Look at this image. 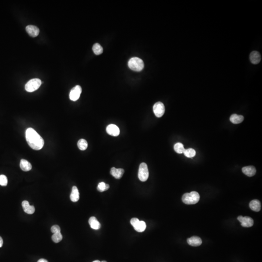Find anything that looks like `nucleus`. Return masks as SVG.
Returning a JSON list of instances; mask_svg holds the SVG:
<instances>
[{
    "instance_id": "nucleus-1",
    "label": "nucleus",
    "mask_w": 262,
    "mask_h": 262,
    "mask_svg": "<svg viewBox=\"0 0 262 262\" xmlns=\"http://www.w3.org/2000/svg\"><path fill=\"white\" fill-rule=\"evenodd\" d=\"M26 141L29 146L33 150H41L44 145V141L40 135L32 128H29L25 132Z\"/></svg>"
},
{
    "instance_id": "nucleus-2",
    "label": "nucleus",
    "mask_w": 262,
    "mask_h": 262,
    "mask_svg": "<svg viewBox=\"0 0 262 262\" xmlns=\"http://www.w3.org/2000/svg\"><path fill=\"white\" fill-rule=\"evenodd\" d=\"M200 195L196 191H192L190 193H186L183 194L182 197V201L183 203L191 205L195 204L200 201Z\"/></svg>"
},
{
    "instance_id": "nucleus-3",
    "label": "nucleus",
    "mask_w": 262,
    "mask_h": 262,
    "mask_svg": "<svg viewBox=\"0 0 262 262\" xmlns=\"http://www.w3.org/2000/svg\"><path fill=\"white\" fill-rule=\"evenodd\" d=\"M128 67L132 70L135 71H141L144 67V64L142 60L138 57L131 58L128 62Z\"/></svg>"
},
{
    "instance_id": "nucleus-4",
    "label": "nucleus",
    "mask_w": 262,
    "mask_h": 262,
    "mask_svg": "<svg viewBox=\"0 0 262 262\" xmlns=\"http://www.w3.org/2000/svg\"><path fill=\"white\" fill-rule=\"evenodd\" d=\"M42 82L39 79L35 78L28 81L25 85V90L28 92H32L39 89L41 86Z\"/></svg>"
},
{
    "instance_id": "nucleus-5",
    "label": "nucleus",
    "mask_w": 262,
    "mask_h": 262,
    "mask_svg": "<svg viewBox=\"0 0 262 262\" xmlns=\"http://www.w3.org/2000/svg\"><path fill=\"white\" fill-rule=\"evenodd\" d=\"M149 172L147 164L142 163L139 166L138 177L141 182H145L149 178Z\"/></svg>"
},
{
    "instance_id": "nucleus-6",
    "label": "nucleus",
    "mask_w": 262,
    "mask_h": 262,
    "mask_svg": "<svg viewBox=\"0 0 262 262\" xmlns=\"http://www.w3.org/2000/svg\"><path fill=\"white\" fill-rule=\"evenodd\" d=\"M134 229L138 232H143L145 230L146 224L143 221H140L137 218H133L130 221Z\"/></svg>"
},
{
    "instance_id": "nucleus-7",
    "label": "nucleus",
    "mask_w": 262,
    "mask_h": 262,
    "mask_svg": "<svg viewBox=\"0 0 262 262\" xmlns=\"http://www.w3.org/2000/svg\"><path fill=\"white\" fill-rule=\"evenodd\" d=\"M153 110L155 116L157 118H160L165 113V106L161 102H157L153 105Z\"/></svg>"
},
{
    "instance_id": "nucleus-8",
    "label": "nucleus",
    "mask_w": 262,
    "mask_h": 262,
    "mask_svg": "<svg viewBox=\"0 0 262 262\" xmlns=\"http://www.w3.org/2000/svg\"><path fill=\"white\" fill-rule=\"evenodd\" d=\"M82 93V88L80 85H76L70 90L69 98L72 101H76L79 99Z\"/></svg>"
},
{
    "instance_id": "nucleus-9",
    "label": "nucleus",
    "mask_w": 262,
    "mask_h": 262,
    "mask_svg": "<svg viewBox=\"0 0 262 262\" xmlns=\"http://www.w3.org/2000/svg\"><path fill=\"white\" fill-rule=\"evenodd\" d=\"M237 219L241 223L242 226L244 227H250L254 225V220L250 217L240 216L238 217Z\"/></svg>"
},
{
    "instance_id": "nucleus-10",
    "label": "nucleus",
    "mask_w": 262,
    "mask_h": 262,
    "mask_svg": "<svg viewBox=\"0 0 262 262\" xmlns=\"http://www.w3.org/2000/svg\"><path fill=\"white\" fill-rule=\"evenodd\" d=\"M106 132L110 136H117L120 134L119 128L115 124H110L106 127Z\"/></svg>"
},
{
    "instance_id": "nucleus-11",
    "label": "nucleus",
    "mask_w": 262,
    "mask_h": 262,
    "mask_svg": "<svg viewBox=\"0 0 262 262\" xmlns=\"http://www.w3.org/2000/svg\"><path fill=\"white\" fill-rule=\"evenodd\" d=\"M26 31L28 35L33 38L37 37L39 33V29L35 25H28L26 27Z\"/></svg>"
},
{
    "instance_id": "nucleus-12",
    "label": "nucleus",
    "mask_w": 262,
    "mask_h": 262,
    "mask_svg": "<svg viewBox=\"0 0 262 262\" xmlns=\"http://www.w3.org/2000/svg\"><path fill=\"white\" fill-rule=\"evenodd\" d=\"M187 242L189 245L193 247H198L202 244V240L198 236H192L187 239Z\"/></svg>"
},
{
    "instance_id": "nucleus-13",
    "label": "nucleus",
    "mask_w": 262,
    "mask_h": 262,
    "mask_svg": "<svg viewBox=\"0 0 262 262\" xmlns=\"http://www.w3.org/2000/svg\"><path fill=\"white\" fill-rule=\"evenodd\" d=\"M249 59L252 64H258L261 59L260 53L257 51H253L250 53Z\"/></svg>"
},
{
    "instance_id": "nucleus-14",
    "label": "nucleus",
    "mask_w": 262,
    "mask_h": 262,
    "mask_svg": "<svg viewBox=\"0 0 262 262\" xmlns=\"http://www.w3.org/2000/svg\"><path fill=\"white\" fill-rule=\"evenodd\" d=\"M22 206L24 211L28 214H33L35 211V208L33 206L29 204V202L27 201H23L22 203Z\"/></svg>"
},
{
    "instance_id": "nucleus-15",
    "label": "nucleus",
    "mask_w": 262,
    "mask_h": 262,
    "mask_svg": "<svg viewBox=\"0 0 262 262\" xmlns=\"http://www.w3.org/2000/svg\"><path fill=\"white\" fill-rule=\"evenodd\" d=\"M124 173V169L122 168H116L112 167L110 171V173L116 179H120L123 176Z\"/></svg>"
},
{
    "instance_id": "nucleus-16",
    "label": "nucleus",
    "mask_w": 262,
    "mask_h": 262,
    "mask_svg": "<svg viewBox=\"0 0 262 262\" xmlns=\"http://www.w3.org/2000/svg\"><path fill=\"white\" fill-rule=\"evenodd\" d=\"M242 172L247 176L252 177L255 174L256 172L255 167L254 166H247L243 167Z\"/></svg>"
},
{
    "instance_id": "nucleus-17",
    "label": "nucleus",
    "mask_w": 262,
    "mask_h": 262,
    "mask_svg": "<svg viewBox=\"0 0 262 262\" xmlns=\"http://www.w3.org/2000/svg\"><path fill=\"white\" fill-rule=\"evenodd\" d=\"M79 192L76 186L72 187V191L70 195V200L73 202H77L79 201Z\"/></svg>"
},
{
    "instance_id": "nucleus-18",
    "label": "nucleus",
    "mask_w": 262,
    "mask_h": 262,
    "mask_svg": "<svg viewBox=\"0 0 262 262\" xmlns=\"http://www.w3.org/2000/svg\"><path fill=\"white\" fill-rule=\"evenodd\" d=\"M249 206L250 209L255 212H259L261 210V203L257 200L251 201L249 203Z\"/></svg>"
},
{
    "instance_id": "nucleus-19",
    "label": "nucleus",
    "mask_w": 262,
    "mask_h": 262,
    "mask_svg": "<svg viewBox=\"0 0 262 262\" xmlns=\"http://www.w3.org/2000/svg\"><path fill=\"white\" fill-rule=\"evenodd\" d=\"M89 224L92 229L98 230L100 228V224L95 217H92L89 219Z\"/></svg>"
},
{
    "instance_id": "nucleus-20",
    "label": "nucleus",
    "mask_w": 262,
    "mask_h": 262,
    "mask_svg": "<svg viewBox=\"0 0 262 262\" xmlns=\"http://www.w3.org/2000/svg\"><path fill=\"white\" fill-rule=\"evenodd\" d=\"M20 167L24 172H28L32 169V165L26 160L22 159L20 162Z\"/></svg>"
},
{
    "instance_id": "nucleus-21",
    "label": "nucleus",
    "mask_w": 262,
    "mask_h": 262,
    "mask_svg": "<svg viewBox=\"0 0 262 262\" xmlns=\"http://www.w3.org/2000/svg\"><path fill=\"white\" fill-rule=\"evenodd\" d=\"M244 116L237 114H233L230 117V121L234 124H239L244 121Z\"/></svg>"
},
{
    "instance_id": "nucleus-22",
    "label": "nucleus",
    "mask_w": 262,
    "mask_h": 262,
    "mask_svg": "<svg viewBox=\"0 0 262 262\" xmlns=\"http://www.w3.org/2000/svg\"><path fill=\"white\" fill-rule=\"evenodd\" d=\"M174 149L175 151L179 154L183 153L186 149H184L183 144L181 143L178 142L175 144L174 146Z\"/></svg>"
},
{
    "instance_id": "nucleus-23",
    "label": "nucleus",
    "mask_w": 262,
    "mask_h": 262,
    "mask_svg": "<svg viewBox=\"0 0 262 262\" xmlns=\"http://www.w3.org/2000/svg\"><path fill=\"white\" fill-rule=\"evenodd\" d=\"M78 147L81 151H85L88 147V143L86 140L84 139H81L78 141L77 143Z\"/></svg>"
},
{
    "instance_id": "nucleus-24",
    "label": "nucleus",
    "mask_w": 262,
    "mask_h": 262,
    "mask_svg": "<svg viewBox=\"0 0 262 262\" xmlns=\"http://www.w3.org/2000/svg\"><path fill=\"white\" fill-rule=\"evenodd\" d=\"M92 50L96 55H100L103 53V48L99 43H96L93 45Z\"/></svg>"
},
{
    "instance_id": "nucleus-25",
    "label": "nucleus",
    "mask_w": 262,
    "mask_h": 262,
    "mask_svg": "<svg viewBox=\"0 0 262 262\" xmlns=\"http://www.w3.org/2000/svg\"><path fill=\"white\" fill-rule=\"evenodd\" d=\"M109 185L108 184H106L105 182H100L98 184L97 187V189L100 192H103L106 191L109 188Z\"/></svg>"
},
{
    "instance_id": "nucleus-26",
    "label": "nucleus",
    "mask_w": 262,
    "mask_h": 262,
    "mask_svg": "<svg viewBox=\"0 0 262 262\" xmlns=\"http://www.w3.org/2000/svg\"><path fill=\"white\" fill-rule=\"evenodd\" d=\"M183 154L188 158H192L195 157L196 155V151L194 149L189 148V149L185 150Z\"/></svg>"
},
{
    "instance_id": "nucleus-27",
    "label": "nucleus",
    "mask_w": 262,
    "mask_h": 262,
    "mask_svg": "<svg viewBox=\"0 0 262 262\" xmlns=\"http://www.w3.org/2000/svg\"><path fill=\"white\" fill-rule=\"evenodd\" d=\"M63 236L60 233H56L53 234L52 237V240L54 242L59 243L62 240Z\"/></svg>"
},
{
    "instance_id": "nucleus-28",
    "label": "nucleus",
    "mask_w": 262,
    "mask_h": 262,
    "mask_svg": "<svg viewBox=\"0 0 262 262\" xmlns=\"http://www.w3.org/2000/svg\"><path fill=\"white\" fill-rule=\"evenodd\" d=\"M8 181L7 176L4 175H0V185L2 186H6L8 184Z\"/></svg>"
},
{
    "instance_id": "nucleus-29",
    "label": "nucleus",
    "mask_w": 262,
    "mask_h": 262,
    "mask_svg": "<svg viewBox=\"0 0 262 262\" xmlns=\"http://www.w3.org/2000/svg\"><path fill=\"white\" fill-rule=\"evenodd\" d=\"M61 229L60 228L59 226L57 225H55L53 226L51 228V232L54 234H56V233H60Z\"/></svg>"
},
{
    "instance_id": "nucleus-30",
    "label": "nucleus",
    "mask_w": 262,
    "mask_h": 262,
    "mask_svg": "<svg viewBox=\"0 0 262 262\" xmlns=\"http://www.w3.org/2000/svg\"><path fill=\"white\" fill-rule=\"evenodd\" d=\"M3 245V240L2 238L0 236V248L2 247Z\"/></svg>"
},
{
    "instance_id": "nucleus-31",
    "label": "nucleus",
    "mask_w": 262,
    "mask_h": 262,
    "mask_svg": "<svg viewBox=\"0 0 262 262\" xmlns=\"http://www.w3.org/2000/svg\"><path fill=\"white\" fill-rule=\"evenodd\" d=\"M38 262H48L47 260L44 259H40L38 261Z\"/></svg>"
},
{
    "instance_id": "nucleus-32",
    "label": "nucleus",
    "mask_w": 262,
    "mask_h": 262,
    "mask_svg": "<svg viewBox=\"0 0 262 262\" xmlns=\"http://www.w3.org/2000/svg\"><path fill=\"white\" fill-rule=\"evenodd\" d=\"M93 262H100V261H99V260H95V261H93Z\"/></svg>"
},
{
    "instance_id": "nucleus-33",
    "label": "nucleus",
    "mask_w": 262,
    "mask_h": 262,
    "mask_svg": "<svg viewBox=\"0 0 262 262\" xmlns=\"http://www.w3.org/2000/svg\"><path fill=\"white\" fill-rule=\"evenodd\" d=\"M106 262V261H101V262Z\"/></svg>"
}]
</instances>
